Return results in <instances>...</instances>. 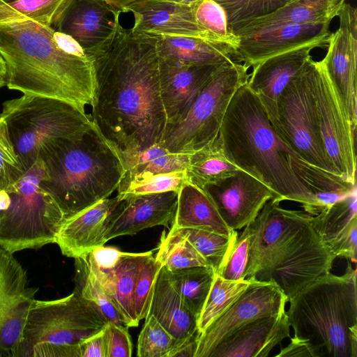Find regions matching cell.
<instances>
[{
	"label": "cell",
	"mask_w": 357,
	"mask_h": 357,
	"mask_svg": "<svg viewBox=\"0 0 357 357\" xmlns=\"http://www.w3.org/2000/svg\"><path fill=\"white\" fill-rule=\"evenodd\" d=\"M95 91L94 127L117 153L160 143L167 124L160 97L157 36L119 24L100 45L84 52Z\"/></svg>",
	"instance_id": "1"
},
{
	"label": "cell",
	"mask_w": 357,
	"mask_h": 357,
	"mask_svg": "<svg viewBox=\"0 0 357 357\" xmlns=\"http://www.w3.org/2000/svg\"><path fill=\"white\" fill-rule=\"evenodd\" d=\"M0 55L6 65L9 89L61 100L84 112L92 104L95 78L86 56L64 50L52 26L29 18L3 0Z\"/></svg>",
	"instance_id": "2"
},
{
	"label": "cell",
	"mask_w": 357,
	"mask_h": 357,
	"mask_svg": "<svg viewBox=\"0 0 357 357\" xmlns=\"http://www.w3.org/2000/svg\"><path fill=\"white\" fill-rule=\"evenodd\" d=\"M218 137L226 158L268 186L275 194L276 202H298L312 216L321 211L315 196L294 173L287 146L246 83L233 96Z\"/></svg>",
	"instance_id": "3"
},
{
	"label": "cell",
	"mask_w": 357,
	"mask_h": 357,
	"mask_svg": "<svg viewBox=\"0 0 357 357\" xmlns=\"http://www.w3.org/2000/svg\"><path fill=\"white\" fill-rule=\"evenodd\" d=\"M39 158L48 175L40 185L54 198L65 219L109 197L124 172L117 153L94 126L78 137L45 145Z\"/></svg>",
	"instance_id": "4"
},
{
	"label": "cell",
	"mask_w": 357,
	"mask_h": 357,
	"mask_svg": "<svg viewBox=\"0 0 357 357\" xmlns=\"http://www.w3.org/2000/svg\"><path fill=\"white\" fill-rule=\"evenodd\" d=\"M289 301L291 338L311 357H357L356 270L350 263L343 275H322Z\"/></svg>",
	"instance_id": "5"
},
{
	"label": "cell",
	"mask_w": 357,
	"mask_h": 357,
	"mask_svg": "<svg viewBox=\"0 0 357 357\" xmlns=\"http://www.w3.org/2000/svg\"><path fill=\"white\" fill-rule=\"evenodd\" d=\"M109 321L75 288L55 300H35L15 357H79V344Z\"/></svg>",
	"instance_id": "6"
},
{
	"label": "cell",
	"mask_w": 357,
	"mask_h": 357,
	"mask_svg": "<svg viewBox=\"0 0 357 357\" xmlns=\"http://www.w3.org/2000/svg\"><path fill=\"white\" fill-rule=\"evenodd\" d=\"M48 175L38 158L16 182L0 190V247L14 254L56 243L64 215L40 183Z\"/></svg>",
	"instance_id": "7"
},
{
	"label": "cell",
	"mask_w": 357,
	"mask_h": 357,
	"mask_svg": "<svg viewBox=\"0 0 357 357\" xmlns=\"http://www.w3.org/2000/svg\"><path fill=\"white\" fill-rule=\"evenodd\" d=\"M0 118L25 172L45 145L78 137L94 126L91 116L67 102L26 94L3 102Z\"/></svg>",
	"instance_id": "8"
},
{
	"label": "cell",
	"mask_w": 357,
	"mask_h": 357,
	"mask_svg": "<svg viewBox=\"0 0 357 357\" xmlns=\"http://www.w3.org/2000/svg\"><path fill=\"white\" fill-rule=\"evenodd\" d=\"M248 70L240 62L223 65L185 116L175 123L166 125L160 144L170 152L190 154L214 140L233 96L248 80Z\"/></svg>",
	"instance_id": "9"
},
{
	"label": "cell",
	"mask_w": 357,
	"mask_h": 357,
	"mask_svg": "<svg viewBox=\"0 0 357 357\" xmlns=\"http://www.w3.org/2000/svg\"><path fill=\"white\" fill-rule=\"evenodd\" d=\"M312 62L310 58L278 96L275 112L266 115L287 147L309 164L339 176L328 160L319 135L312 84Z\"/></svg>",
	"instance_id": "10"
},
{
	"label": "cell",
	"mask_w": 357,
	"mask_h": 357,
	"mask_svg": "<svg viewBox=\"0 0 357 357\" xmlns=\"http://www.w3.org/2000/svg\"><path fill=\"white\" fill-rule=\"evenodd\" d=\"M335 258L310 219L280 251L269 267L252 280L274 282L289 301L305 286L330 273Z\"/></svg>",
	"instance_id": "11"
},
{
	"label": "cell",
	"mask_w": 357,
	"mask_h": 357,
	"mask_svg": "<svg viewBox=\"0 0 357 357\" xmlns=\"http://www.w3.org/2000/svg\"><path fill=\"white\" fill-rule=\"evenodd\" d=\"M314 112L324 153L339 176L356 185V132L319 61L312 62V76Z\"/></svg>",
	"instance_id": "12"
},
{
	"label": "cell",
	"mask_w": 357,
	"mask_h": 357,
	"mask_svg": "<svg viewBox=\"0 0 357 357\" xmlns=\"http://www.w3.org/2000/svg\"><path fill=\"white\" fill-rule=\"evenodd\" d=\"M339 26L331 33L321 61L351 129L357 124V10L345 2L338 15Z\"/></svg>",
	"instance_id": "13"
},
{
	"label": "cell",
	"mask_w": 357,
	"mask_h": 357,
	"mask_svg": "<svg viewBox=\"0 0 357 357\" xmlns=\"http://www.w3.org/2000/svg\"><path fill=\"white\" fill-rule=\"evenodd\" d=\"M269 199L255 220L244 227L249 236L244 279L252 280L269 267L280 251L310 219L301 211L281 207Z\"/></svg>",
	"instance_id": "14"
},
{
	"label": "cell",
	"mask_w": 357,
	"mask_h": 357,
	"mask_svg": "<svg viewBox=\"0 0 357 357\" xmlns=\"http://www.w3.org/2000/svg\"><path fill=\"white\" fill-rule=\"evenodd\" d=\"M288 299L273 282L252 280L239 297L206 329L197 341L195 357H208L215 346L244 324L285 310Z\"/></svg>",
	"instance_id": "15"
},
{
	"label": "cell",
	"mask_w": 357,
	"mask_h": 357,
	"mask_svg": "<svg viewBox=\"0 0 357 357\" xmlns=\"http://www.w3.org/2000/svg\"><path fill=\"white\" fill-rule=\"evenodd\" d=\"M38 290L14 254L0 247V357H15Z\"/></svg>",
	"instance_id": "16"
},
{
	"label": "cell",
	"mask_w": 357,
	"mask_h": 357,
	"mask_svg": "<svg viewBox=\"0 0 357 357\" xmlns=\"http://www.w3.org/2000/svg\"><path fill=\"white\" fill-rule=\"evenodd\" d=\"M202 190L232 230L249 225L266 202L273 199L276 202L277 199L268 186L239 169L226 178L206 184Z\"/></svg>",
	"instance_id": "17"
},
{
	"label": "cell",
	"mask_w": 357,
	"mask_h": 357,
	"mask_svg": "<svg viewBox=\"0 0 357 357\" xmlns=\"http://www.w3.org/2000/svg\"><path fill=\"white\" fill-rule=\"evenodd\" d=\"M113 209L105 240L134 235L140 231L162 225L169 229L176 215L178 192L167 191L151 194L119 195Z\"/></svg>",
	"instance_id": "18"
},
{
	"label": "cell",
	"mask_w": 357,
	"mask_h": 357,
	"mask_svg": "<svg viewBox=\"0 0 357 357\" xmlns=\"http://www.w3.org/2000/svg\"><path fill=\"white\" fill-rule=\"evenodd\" d=\"M121 13L103 0H68L52 27L72 37L86 52L114 33Z\"/></svg>",
	"instance_id": "19"
},
{
	"label": "cell",
	"mask_w": 357,
	"mask_h": 357,
	"mask_svg": "<svg viewBox=\"0 0 357 357\" xmlns=\"http://www.w3.org/2000/svg\"><path fill=\"white\" fill-rule=\"evenodd\" d=\"M159 59L160 97L167 124L180 121L213 75L229 62L188 65Z\"/></svg>",
	"instance_id": "20"
},
{
	"label": "cell",
	"mask_w": 357,
	"mask_h": 357,
	"mask_svg": "<svg viewBox=\"0 0 357 357\" xmlns=\"http://www.w3.org/2000/svg\"><path fill=\"white\" fill-rule=\"evenodd\" d=\"M328 41V38L304 44L267 58L253 66L246 84L257 96L266 114L275 112L278 96L312 58L311 51L326 46Z\"/></svg>",
	"instance_id": "21"
},
{
	"label": "cell",
	"mask_w": 357,
	"mask_h": 357,
	"mask_svg": "<svg viewBox=\"0 0 357 357\" xmlns=\"http://www.w3.org/2000/svg\"><path fill=\"white\" fill-rule=\"evenodd\" d=\"M192 6L163 0H137L127 6L123 12L132 13V29L137 32L222 42L199 24Z\"/></svg>",
	"instance_id": "22"
},
{
	"label": "cell",
	"mask_w": 357,
	"mask_h": 357,
	"mask_svg": "<svg viewBox=\"0 0 357 357\" xmlns=\"http://www.w3.org/2000/svg\"><path fill=\"white\" fill-rule=\"evenodd\" d=\"M330 24H289L238 38L237 59L249 68L278 54L310 42L328 39Z\"/></svg>",
	"instance_id": "23"
},
{
	"label": "cell",
	"mask_w": 357,
	"mask_h": 357,
	"mask_svg": "<svg viewBox=\"0 0 357 357\" xmlns=\"http://www.w3.org/2000/svg\"><path fill=\"white\" fill-rule=\"evenodd\" d=\"M289 337L290 324L284 310L244 324L220 342L208 357H266L283 339Z\"/></svg>",
	"instance_id": "24"
},
{
	"label": "cell",
	"mask_w": 357,
	"mask_h": 357,
	"mask_svg": "<svg viewBox=\"0 0 357 357\" xmlns=\"http://www.w3.org/2000/svg\"><path fill=\"white\" fill-rule=\"evenodd\" d=\"M119 201L117 195L105 198L64 220L56 238L61 253L70 258L89 254L106 243L105 234L111 213Z\"/></svg>",
	"instance_id": "25"
},
{
	"label": "cell",
	"mask_w": 357,
	"mask_h": 357,
	"mask_svg": "<svg viewBox=\"0 0 357 357\" xmlns=\"http://www.w3.org/2000/svg\"><path fill=\"white\" fill-rule=\"evenodd\" d=\"M153 255V251L139 253L123 252L119 261L105 269L98 268L88 261L91 274L112 299L123 324L128 327L139 325L133 305V292L141 268Z\"/></svg>",
	"instance_id": "26"
},
{
	"label": "cell",
	"mask_w": 357,
	"mask_h": 357,
	"mask_svg": "<svg viewBox=\"0 0 357 357\" xmlns=\"http://www.w3.org/2000/svg\"><path fill=\"white\" fill-rule=\"evenodd\" d=\"M345 2L346 0H294L268 15L238 24L231 33L238 38L284 24L331 23Z\"/></svg>",
	"instance_id": "27"
},
{
	"label": "cell",
	"mask_w": 357,
	"mask_h": 357,
	"mask_svg": "<svg viewBox=\"0 0 357 357\" xmlns=\"http://www.w3.org/2000/svg\"><path fill=\"white\" fill-rule=\"evenodd\" d=\"M147 315L153 316L175 339L176 347L169 357L183 342L199 334L197 317L172 285L164 266L158 274Z\"/></svg>",
	"instance_id": "28"
},
{
	"label": "cell",
	"mask_w": 357,
	"mask_h": 357,
	"mask_svg": "<svg viewBox=\"0 0 357 357\" xmlns=\"http://www.w3.org/2000/svg\"><path fill=\"white\" fill-rule=\"evenodd\" d=\"M157 49L162 59L181 64L239 62L234 45L196 37L157 36Z\"/></svg>",
	"instance_id": "29"
},
{
	"label": "cell",
	"mask_w": 357,
	"mask_h": 357,
	"mask_svg": "<svg viewBox=\"0 0 357 357\" xmlns=\"http://www.w3.org/2000/svg\"><path fill=\"white\" fill-rule=\"evenodd\" d=\"M117 154L124 170L116 189L117 194L132 182L158 174L185 171L189 160V154L170 152L160 143L139 152Z\"/></svg>",
	"instance_id": "30"
},
{
	"label": "cell",
	"mask_w": 357,
	"mask_h": 357,
	"mask_svg": "<svg viewBox=\"0 0 357 357\" xmlns=\"http://www.w3.org/2000/svg\"><path fill=\"white\" fill-rule=\"evenodd\" d=\"M172 227L204 229L227 236L237 232L226 225L203 190L188 182L178 192L176 215Z\"/></svg>",
	"instance_id": "31"
},
{
	"label": "cell",
	"mask_w": 357,
	"mask_h": 357,
	"mask_svg": "<svg viewBox=\"0 0 357 357\" xmlns=\"http://www.w3.org/2000/svg\"><path fill=\"white\" fill-rule=\"evenodd\" d=\"M291 169L301 183L315 196L321 211L356 189L340 176L309 164L287 147Z\"/></svg>",
	"instance_id": "32"
},
{
	"label": "cell",
	"mask_w": 357,
	"mask_h": 357,
	"mask_svg": "<svg viewBox=\"0 0 357 357\" xmlns=\"http://www.w3.org/2000/svg\"><path fill=\"white\" fill-rule=\"evenodd\" d=\"M238 169L225 156L218 136L189 154L185 174L188 183L202 189L206 184L226 178Z\"/></svg>",
	"instance_id": "33"
},
{
	"label": "cell",
	"mask_w": 357,
	"mask_h": 357,
	"mask_svg": "<svg viewBox=\"0 0 357 357\" xmlns=\"http://www.w3.org/2000/svg\"><path fill=\"white\" fill-rule=\"evenodd\" d=\"M172 285L199 319L212 286L215 271L210 266H194L169 271Z\"/></svg>",
	"instance_id": "34"
},
{
	"label": "cell",
	"mask_w": 357,
	"mask_h": 357,
	"mask_svg": "<svg viewBox=\"0 0 357 357\" xmlns=\"http://www.w3.org/2000/svg\"><path fill=\"white\" fill-rule=\"evenodd\" d=\"M163 231L155 259L169 271L194 266H209L190 242L175 227Z\"/></svg>",
	"instance_id": "35"
},
{
	"label": "cell",
	"mask_w": 357,
	"mask_h": 357,
	"mask_svg": "<svg viewBox=\"0 0 357 357\" xmlns=\"http://www.w3.org/2000/svg\"><path fill=\"white\" fill-rule=\"evenodd\" d=\"M252 280H227L215 273L212 286L199 314V334L218 318L245 291Z\"/></svg>",
	"instance_id": "36"
},
{
	"label": "cell",
	"mask_w": 357,
	"mask_h": 357,
	"mask_svg": "<svg viewBox=\"0 0 357 357\" xmlns=\"http://www.w3.org/2000/svg\"><path fill=\"white\" fill-rule=\"evenodd\" d=\"M357 218L356 189L347 197L325 207L310 223L327 245L337 237L354 218Z\"/></svg>",
	"instance_id": "37"
},
{
	"label": "cell",
	"mask_w": 357,
	"mask_h": 357,
	"mask_svg": "<svg viewBox=\"0 0 357 357\" xmlns=\"http://www.w3.org/2000/svg\"><path fill=\"white\" fill-rule=\"evenodd\" d=\"M176 229L186 237L215 273L223 267L238 236L237 232L227 236L204 229Z\"/></svg>",
	"instance_id": "38"
},
{
	"label": "cell",
	"mask_w": 357,
	"mask_h": 357,
	"mask_svg": "<svg viewBox=\"0 0 357 357\" xmlns=\"http://www.w3.org/2000/svg\"><path fill=\"white\" fill-rule=\"evenodd\" d=\"M75 288L84 298L95 304L109 321L125 325L116 305L91 274L87 255L75 258Z\"/></svg>",
	"instance_id": "39"
},
{
	"label": "cell",
	"mask_w": 357,
	"mask_h": 357,
	"mask_svg": "<svg viewBox=\"0 0 357 357\" xmlns=\"http://www.w3.org/2000/svg\"><path fill=\"white\" fill-rule=\"evenodd\" d=\"M224 9L228 29L239 23L268 15L294 0H214Z\"/></svg>",
	"instance_id": "40"
},
{
	"label": "cell",
	"mask_w": 357,
	"mask_h": 357,
	"mask_svg": "<svg viewBox=\"0 0 357 357\" xmlns=\"http://www.w3.org/2000/svg\"><path fill=\"white\" fill-rule=\"evenodd\" d=\"M176 344L175 339L151 315H146L137 341L139 357H169Z\"/></svg>",
	"instance_id": "41"
},
{
	"label": "cell",
	"mask_w": 357,
	"mask_h": 357,
	"mask_svg": "<svg viewBox=\"0 0 357 357\" xmlns=\"http://www.w3.org/2000/svg\"><path fill=\"white\" fill-rule=\"evenodd\" d=\"M197 22L220 41L236 47L238 38L229 31L225 12L214 0H199L192 6Z\"/></svg>",
	"instance_id": "42"
},
{
	"label": "cell",
	"mask_w": 357,
	"mask_h": 357,
	"mask_svg": "<svg viewBox=\"0 0 357 357\" xmlns=\"http://www.w3.org/2000/svg\"><path fill=\"white\" fill-rule=\"evenodd\" d=\"M24 174L10 139L7 125L0 118V190L8 188Z\"/></svg>",
	"instance_id": "43"
},
{
	"label": "cell",
	"mask_w": 357,
	"mask_h": 357,
	"mask_svg": "<svg viewBox=\"0 0 357 357\" xmlns=\"http://www.w3.org/2000/svg\"><path fill=\"white\" fill-rule=\"evenodd\" d=\"M161 266L151 256L137 276L133 292V305L139 321L145 319L151 303L154 284Z\"/></svg>",
	"instance_id": "44"
},
{
	"label": "cell",
	"mask_w": 357,
	"mask_h": 357,
	"mask_svg": "<svg viewBox=\"0 0 357 357\" xmlns=\"http://www.w3.org/2000/svg\"><path fill=\"white\" fill-rule=\"evenodd\" d=\"M187 182L185 171L158 174L130 183L122 192L117 195H141L167 191L178 192Z\"/></svg>",
	"instance_id": "45"
},
{
	"label": "cell",
	"mask_w": 357,
	"mask_h": 357,
	"mask_svg": "<svg viewBox=\"0 0 357 357\" xmlns=\"http://www.w3.org/2000/svg\"><path fill=\"white\" fill-rule=\"evenodd\" d=\"M68 0H16L8 3L29 18L53 26Z\"/></svg>",
	"instance_id": "46"
},
{
	"label": "cell",
	"mask_w": 357,
	"mask_h": 357,
	"mask_svg": "<svg viewBox=\"0 0 357 357\" xmlns=\"http://www.w3.org/2000/svg\"><path fill=\"white\" fill-rule=\"evenodd\" d=\"M249 236L243 230L237 237L234 245L218 274L227 280H244L248 259Z\"/></svg>",
	"instance_id": "47"
},
{
	"label": "cell",
	"mask_w": 357,
	"mask_h": 357,
	"mask_svg": "<svg viewBox=\"0 0 357 357\" xmlns=\"http://www.w3.org/2000/svg\"><path fill=\"white\" fill-rule=\"evenodd\" d=\"M105 357H130L132 339L128 326L108 321L103 329Z\"/></svg>",
	"instance_id": "48"
},
{
	"label": "cell",
	"mask_w": 357,
	"mask_h": 357,
	"mask_svg": "<svg viewBox=\"0 0 357 357\" xmlns=\"http://www.w3.org/2000/svg\"><path fill=\"white\" fill-rule=\"evenodd\" d=\"M337 257H344L353 263L357 258V218L353 219L346 228L326 245Z\"/></svg>",
	"instance_id": "49"
},
{
	"label": "cell",
	"mask_w": 357,
	"mask_h": 357,
	"mask_svg": "<svg viewBox=\"0 0 357 357\" xmlns=\"http://www.w3.org/2000/svg\"><path fill=\"white\" fill-rule=\"evenodd\" d=\"M79 357H105L103 330L79 344Z\"/></svg>",
	"instance_id": "50"
},
{
	"label": "cell",
	"mask_w": 357,
	"mask_h": 357,
	"mask_svg": "<svg viewBox=\"0 0 357 357\" xmlns=\"http://www.w3.org/2000/svg\"><path fill=\"white\" fill-rule=\"evenodd\" d=\"M276 357H311L304 343L291 338L290 343L275 355Z\"/></svg>",
	"instance_id": "51"
},
{
	"label": "cell",
	"mask_w": 357,
	"mask_h": 357,
	"mask_svg": "<svg viewBox=\"0 0 357 357\" xmlns=\"http://www.w3.org/2000/svg\"><path fill=\"white\" fill-rule=\"evenodd\" d=\"M199 335L197 334L183 342L169 357H195Z\"/></svg>",
	"instance_id": "52"
},
{
	"label": "cell",
	"mask_w": 357,
	"mask_h": 357,
	"mask_svg": "<svg viewBox=\"0 0 357 357\" xmlns=\"http://www.w3.org/2000/svg\"><path fill=\"white\" fill-rule=\"evenodd\" d=\"M109 4L117 8L121 12H123L124 8L131 3L137 0H103Z\"/></svg>",
	"instance_id": "53"
},
{
	"label": "cell",
	"mask_w": 357,
	"mask_h": 357,
	"mask_svg": "<svg viewBox=\"0 0 357 357\" xmlns=\"http://www.w3.org/2000/svg\"><path fill=\"white\" fill-rule=\"evenodd\" d=\"M167 1H170L173 3H180V4H185V5H189L192 6L199 1V0H163Z\"/></svg>",
	"instance_id": "54"
},
{
	"label": "cell",
	"mask_w": 357,
	"mask_h": 357,
	"mask_svg": "<svg viewBox=\"0 0 357 357\" xmlns=\"http://www.w3.org/2000/svg\"><path fill=\"white\" fill-rule=\"evenodd\" d=\"M6 73V65L3 61V59H2L1 56L0 55V75L5 77Z\"/></svg>",
	"instance_id": "55"
},
{
	"label": "cell",
	"mask_w": 357,
	"mask_h": 357,
	"mask_svg": "<svg viewBox=\"0 0 357 357\" xmlns=\"http://www.w3.org/2000/svg\"><path fill=\"white\" fill-rule=\"evenodd\" d=\"M4 85H6L5 77L0 75V89Z\"/></svg>",
	"instance_id": "56"
},
{
	"label": "cell",
	"mask_w": 357,
	"mask_h": 357,
	"mask_svg": "<svg viewBox=\"0 0 357 357\" xmlns=\"http://www.w3.org/2000/svg\"><path fill=\"white\" fill-rule=\"evenodd\" d=\"M3 1L6 2V3H9V2H12V1H16V0H3Z\"/></svg>",
	"instance_id": "57"
}]
</instances>
